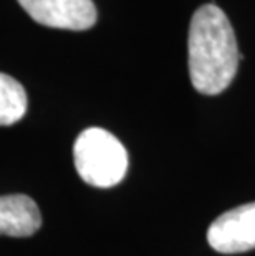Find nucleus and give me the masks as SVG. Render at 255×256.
Wrapping results in <instances>:
<instances>
[{
  "label": "nucleus",
  "mask_w": 255,
  "mask_h": 256,
  "mask_svg": "<svg viewBox=\"0 0 255 256\" xmlns=\"http://www.w3.org/2000/svg\"><path fill=\"white\" fill-rule=\"evenodd\" d=\"M42 226V215L34 198L27 195L0 197V235L30 236Z\"/></svg>",
  "instance_id": "nucleus-5"
},
{
  "label": "nucleus",
  "mask_w": 255,
  "mask_h": 256,
  "mask_svg": "<svg viewBox=\"0 0 255 256\" xmlns=\"http://www.w3.org/2000/svg\"><path fill=\"white\" fill-rule=\"evenodd\" d=\"M19 4L37 24L52 28L88 30L98 18L93 0H19Z\"/></svg>",
  "instance_id": "nucleus-4"
},
{
  "label": "nucleus",
  "mask_w": 255,
  "mask_h": 256,
  "mask_svg": "<svg viewBox=\"0 0 255 256\" xmlns=\"http://www.w3.org/2000/svg\"><path fill=\"white\" fill-rule=\"evenodd\" d=\"M187 56L191 83L200 94H220L235 78L243 56L238 53L230 20L215 4H205L194 12L189 25Z\"/></svg>",
  "instance_id": "nucleus-1"
},
{
  "label": "nucleus",
  "mask_w": 255,
  "mask_h": 256,
  "mask_svg": "<svg viewBox=\"0 0 255 256\" xmlns=\"http://www.w3.org/2000/svg\"><path fill=\"white\" fill-rule=\"evenodd\" d=\"M75 168L86 184L98 188L115 187L128 170V152L106 129L90 128L73 146Z\"/></svg>",
  "instance_id": "nucleus-2"
},
{
  "label": "nucleus",
  "mask_w": 255,
  "mask_h": 256,
  "mask_svg": "<svg viewBox=\"0 0 255 256\" xmlns=\"http://www.w3.org/2000/svg\"><path fill=\"white\" fill-rule=\"evenodd\" d=\"M29 100L17 80L0 73V126H12L25 116Z\"/></svg>",
  "instance_id": "nucleus-6"
},
{
  "label": "nucleus",
  "mask_w": 255,
  "mask_h": 256,
  "mask_svg": "<svg viewBox=\"0 0 255 256\" xmlns=\"http://www.w3.org/2000/svg\"><path fill=\"white\" fill-rule=\"evenodd\" d=\"M210 248L224 254L243 253L255 248V202L232 208L210 223Z\"/></svg>",
  "instance_id": "nucleus-3"
}]
</instances>
